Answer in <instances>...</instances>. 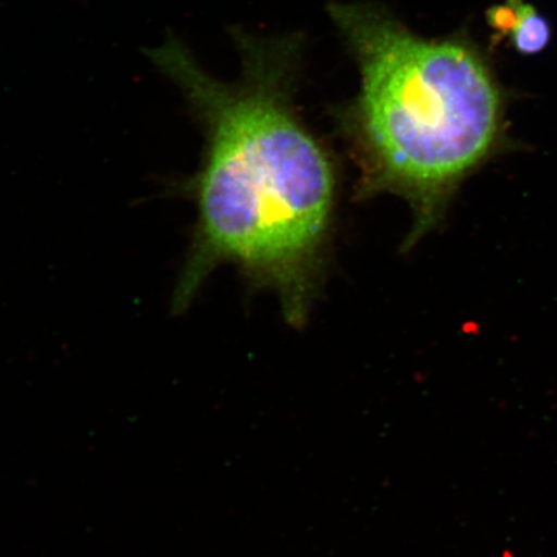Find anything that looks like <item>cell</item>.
I'll return each instance as SVG.
<instances>
[{"label": "cell", "mask_w": 557, "mask_h": 557, "mask_svg": "<svg viewBox=\"0 0 557 557\" xmlns=\"http://www.w3.org/2000/svg\"><path fill=\"white\" fill-rule=\"evenodd\" d=\"M233 35L243 65L235 83L213 78L171 32L146 51L206 134L203 162L181 186L194 199L197 224L172 311L189 309L213 271L234 263L274 290L287 323L301 330L329 238L336 174L295 109L301 41Z\"/></svg>", "instance_id": "6da1fadb"}, {"label": "cell", "mask_w": 557, "mask_h": 557, "mask_svg": "<svg viewBox=\"0 0 557 557\" xmlns=\"http://www.w3.org/2000/svg\"><path fill=\"white\" fill-rule=\"evenodd\" d=\"M331 13L360 69L351 131L363 189L408 201L413 243L494 148L503 95L469 41L418 37L372 4H337Z\"/></svg>", "instance_id": "7a4b0ae2"}, {"label": "cell", "mask_w": 557, "mask_h": 557, "mask_svg": "<svg viewBox=\"0 0 557 557\" xmlns=\"http://www.w3.org/2000/svg\"><path fill=\"white\" fill-rule=\"evenodd\" d=\"M493 29L503 35L517 52L537 54L552 39L547 20L524 0H506L487 13Z\"/></svg>", "instance_id": "3957f363"}]
</instances>
